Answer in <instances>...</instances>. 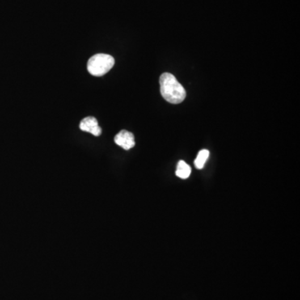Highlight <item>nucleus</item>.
<instances>
[{"instance_id": "nucleus-1", "label": "nucleus", "mask_w": 300, "mask_h": 300, "mask_svg": "<svg viewBox=\"0 0 300 300\" xmlns=\"http://www.w3.org/2000/svg\"><path fill=\"white\" fill-rule=\"evenodd\" d=\"M159 84L161 95L169 103L178 104L185 99L184 88L172 73H163L159 78Z\"/></svg>"}, {"instance_id": "nucleus-2", "label": "nucleus", "mask_w": 300, "mask_h": 300, "mask_svg": "<svg viewBox=\"0 0 300 300\" xmlns=\"http://www.w3.org/2000/svg\"><path fill=\"white\" fill-rule=\"evenodd\" d=\"M115 65V59L111 55L99 53L88 61V71L92 75L100 77L110 71Z\"/></svg>"}, {"instance_id": "nucleus-3", "label": "nucleus", "mask_w": 300, "mask_h": 300, "mask_svg": "<svg viewBox=\"0 0 300 300\" xmlns=\"http://www.w3.org/2000/svg\"><path fill=\"white\" fill-rule=\"evenodd\" d=\"M116 145L121 147L125 150L132 149L135 145V140L133 133L126 130H122L115 137Z\"/></svg>"}, {"instance_id": "nucleus-4", "label": "nucleus", "mask_w": 300, "mask_h": 300, "mask_svg": "<svg viewBox=\"0 0 300 300\" xmlns=\"http://www.w3.org/2000/svg\"><path fill=\"white\" fill-rule=\"evenodd\" d=\"M79 128L81 130L92 133L94 136H99L102 133V129L99 127V123L94 117H87L82 119Z\"/></svg>"}, {"instance_id": "nucleus-5", "label": "nucleus", "mask_w": 300, "mask_h": 300, "mask_svg": "<svg viewBox=\"0 0 300 300\" xmlns=\"http://www.w3.org/2000/svg\"><path fill=\"white\" fill-rule=\"evenodd\" d=\"M176 176L179 177L180 179H188V177L190 176L191 168L189 165L183 160H180L177 165Z\"/></svg>"}, {"instance_id": "nucleus-6", "label": "nucleus", "mask_w": 300, "mask_h": 300, "mask_svg": "<svg viewBox=\"0 0 300 300\" xmlns=\"http://www.w3.org/2000/svg\"><path fill=\"white\" fill-rule=\"evenodd\" d=\"M209 151L207 149H203L198 154L197 158H195V165L198 170H201L204 168L206 163L207 159L209 158Z\"/></svg>"}]
</instances>
